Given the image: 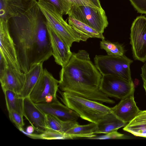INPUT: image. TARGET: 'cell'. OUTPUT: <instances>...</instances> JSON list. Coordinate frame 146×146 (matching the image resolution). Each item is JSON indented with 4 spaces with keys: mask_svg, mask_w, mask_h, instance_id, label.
<instances>
[{
    "mask_svg": "<svg viewBox=\"0 0 146 146\" xmlns=\"http://www.w3.org/2000/svg\"><path fill=\"white\" fill-rule=\"evenodd\" d=\"M37 3L23 14L8 21L21 69L24 73L52 56L46 19Z\"/></svg>",
    "mask_w": 146,
    "mask_h": 146,
    "instance_id": "cell-1",
    "label": "cell"
},
{
    "mask_svg": "<svg viewBox=\"0 0 146 146\" xmlns=\"http://www.w3.org/2000/svg\"><path fill=\"white\" fill-rule=\"evenodd\" d=\"M58 88L101 103L112 104L115 101L102 92L99 86L102 75L90 60L89 53L80 50L73 52L60 72Z\"/></svg>",
    "mask_w": 146,
    "mask_h": 146,
    "instance_id": "cell-2",
    "label": "cell"
},
{
    "mask_svg": "<svg viewBox=\"0 0 146 146\" xmlns=\"http://www.w3.org/2000/svg\"><path fill=\"white\" fill-rule=\"evenodd\" d=\"M64 104L73 110L82 119L97 124L112 112L111 108L102 103L68 92L59 91Z\"/></svg>",
    "mask_w": 146,
    "mask_h": 146,
    "instance_id": "cell-3",
    "label": "cell"
},
{
    "mask_svg": "<svg viewBox=\"0 0 146 146\" xmlns=\"http://www.w3.org/2000/svg\"><path fill=\"white\" fill-rule=\"evenodd\" d=\"M38 5L45 17L47 25L69 47L74 42L82 41L80 36L63 19L62 15L52 4L42 0Z\"/></svg>",
    "mask_w": 146,
    "mask_h": 146,
    "instance_id": "cell-4",
    "label": "cell"
},
{
    "mask_svg": "<svg viewBox=\"0 0 146 146\" xmlns=\"http://www.w3.org/2000/svg\"><path fill=\"white\" fill-rule=\"evenodd\" d=\"M94 64L102 75L116 76L131 81L130 65L133 61L125 55L121 56L96 55Z\"/></svg>",
    "mask_w": 146,
    "mask_h": 146,
    "instance_id": "cell-5",
    "label": "cell"
},
{
    "mask_svg": "<svg viewBox=\"0 0 146 146\" xmlns=\"http://www.w3.org/2000/svg\"><path fill=\"white\" fill-rule=\"evenodd\" d=\"M68 15L102 34L108 25L107 17L102 8L80 6L71 10Z\"/></svg>",
    "mask_w": 146,
    "mask_h": 146,
    "instance_id": "cell-6",
    "label": "cell"
},
{
    "mask_svg": "<svg viewBox=\"0 0 146 146\" xmlns=\"http://www.w3.org/2000/svg\"><path fill=\"white\" fill-rule=\"evenodd\" d=\"M133 81H128L113 75H102L99 86L100 90L109 97L123 99L134 93Z\"/></svg>",
    "mask_w": 146,
    "mask_h": 146,
    "instance_id": "cell-7",
    "label": "cell"
},
{
    "mask_svg": "<svg viewBox=\"0 0 146 146\" xmlns=\"http://www.w3.org/2000/svg\"><path fill=\"white\" fill-rule=\"evenodd\" d=\"M130 44L135 60L146 61V17L140 15L133 22L131 28Z\"/></svg>",
    "mask_w": 146,
    "mask_h": 146,
    "instance_id": "cell-8",
    "label": "cell"
},
{
    "mask_svg": "<svg viewBox=\"0 0 146 146\" xmlns=\"http://www.w3.org/2000/svg\"><path fill=\"white\" fill-rule=\"evenodd\" d=\"M0 56L8 66L21 71L8 21L2 19L0 20Z\"/></svg>",
    "mask_w": 146,
    "mask_h": 146,
    "instance_id": "cell-9",
    "label": "cell"
},
{
    "mask_svg": "<svg viewBox=\"0 0 146 146\" xmlns=\"http://www.w3.org/2000/svg\"><path fill=\"white\" fill-rule=\"evenodd\" d=\"M59 81L55 79L46 69H44L37 82L31 93L29 97L35 103L45 102V97L49 95L56 98Z\"/></svg>",
    "mask_w": 146,
    "mask_h": 146,
    "instance_id": "cell-10",
    "label": "cell"
},
{
    "mask_svg": "<svg viewBox=\"0 0 146 146\" xmlns=\"http://www.w3.org/2000/svg\"><path fill=\"white\" fill-rule=\"evenodd\" d=\"M25 79L24 73L8 66L0 69V81L3 92L9 90L19 94Z\"/></svg>",
    "mask_w": 146,
    "mask_h": 146,
    "instance_id": "cell-11",
    "label": "cell"
},
{
    "mask_svg": "<svg viewBox=\"0 0 146 146\" xmlns=\"http://www.w3.org/2000/svg\"><path fill=\"white\" fill-rule=\"evenodd\" d=\"M45 114H49L64 122L77 121L80 117L74 111L60 102L58 99L49 103L35 104Z\"/></svg>",
    "mask_w": 146,
    "mask_h": 146,
    "instance_id": "cell-12",
    "label": "cell"
},
{
    "mask_svg": "<svg viewBox=\"0 0 146 146\" xmlns=\"http://www.w3.org/2000/svg\"><path fill=\"white\" fill-rule=\"evenodd\" d=\"M37 2V0H0V19L8 21L20 16Z\"/></svg>",
    "mask_w": 146,
    "mask_h": 146,
    "instance_id": "cell-13",
    "label": "cell"
},
{
    "mask_svg": "<svg viewBox=\"0 0 146 146\" xmlns=\"http://www.w3.org/2000/svg\"><path fill=\"white\" fill-rule=\"evenodd\" d=\"M23 115L37 132L41 133L47 129L46 115L29 97L24 99Z\"/></svg>",
    "mask_w": 146,
    "mask_h": 146,
    "instance_id": "cell-14",
    "label": "cell"
},
{
    "mask_svg": "<svg viewBox=\"0 0 146 146\" xmlns=\"http://www.w3.org/2000/svg\"><path fill=\"white\" fill-rule=\"evenodd\" d=\"M46 25L50 38L52 55L56 63L62 67H63L69 60L72 52L70 50V48L47 24Z\"/></svg>",
    "mask_w": 146,
    "mask_h": 146,
    "instance_id": "cell-15",
    "label": "cell"
},
{
    "mask_svg": "<svg viewBox=\"0 0 146 146\" xmlns=\"http://www.w3.org/2000/svg\"><path fill=\"white\" fill-rule=\"evenodd\" d=\"M111 110L118 119L126 123L132 120L140 111L135 101L134 93L121 99Z\"/></svg>",
    "mask_w": 146,
    "mask_h": 146,
    "instance_id": "cell-16",
    "label": "cell"
},
{
    "mask_svg": "<svg viewBox=\"0 0 146 146\" xmlns=\"http://www.w3.org/2000/svg\"><path fill=\"white\" fill-rule=\"evenodd\" d=\"M43 63L40 62L35 64L25 73V82L23 88L19 94L20 97L24 98L29 96L43 72Z\"/></svg>",
    "mask_w": 146,
    "mask_h": 146,
    "instance_id": "cell-17",
    "label": "cell"
},
{
    "mask_svg": "<svg viewBox=\"0 0 146 146\" xmlns=\"http://www.w3.org/2000/svg\"><path fill=\"white\" fill-rule=\"evenodd\" d=\"M68 21L69 24L80 36L82 41H86L90 38H97L102 40L105 38L102 34L74 18L68 17Z\"/></svg>",
    "mask_w": 146,
    "mask_h": 146,
    "instance_id": "cell-18",
    "label": "cell"
},
{
    "mask_svg": "<svg viewBox=\"0 0 146 146\" xmlns=\"http://www.w3.org/2000/svg\"><path fill=\"white\" fill-rule=\"evenodd\" d=\"M123 129L134 136L146 138V110H140Z\"/></svg>",
    "mask_w": 146,
    "mask_h": 146,
    "instance_id": "cell-19",
    "label": "cell"
},
{
    "mask_svg": "<svg viewBox=\"0 0 146 146\" xmlns=\"http://www.w3.org/2000/svg\"><path fill=\"white\" fill-rule=\"evenodd\" d=\"M95 134H106L124 127L127 123L118 119L112 112L107 115L97 124Z\"/></svg>",
    "mask_w": 146,
    "mask_h": 146,
    "instance_id": "cell-20",
    "label": "cell"
},
{
    "mask_svg": "<svg viewBox=\"0 0 146 146\" xmlns=\"http://www.w3.org/2000/svg\"><path fill=\"white\" fill-rule=\"evenodd\" d=\"M97 128V124L91 123L85 125H80L78 123L68 130L65 134L71 139H86L96 135L95 132Z\"/></svg>",
    "mask_w": 146,
    "mask_h": 146,
    "instance_id": "cell-21",
    "label": "cell"
},
{
    "mask_svg": "<svg viewBox=\"0 0 146 146\" xmlns=\"http://www.w3.org/2000/svg\"><path fill=\"white\" fill-rule=\"evenodd\" d=\"M3 92L8 111L14 110L23 115L24 98L11 90H6Z\"/></svg>",
    "mask_w": 146,
    "mask_h": 146,
    "instance_id": "cell-22",
    "label": "cell"
},
{
    "mask_svg": "<svg viewBox=\"0 0 146 146\" xmlns=\"http://www.w3.org/2000/svg\"><path fill=\"white\" fill-rule=\"evenodd\" d=\"M47 129H48L64 133L78 123L77 121L64 122L56 117L46 114Z\"/></svg>",
    "mask_w": 146,
    "mask_h": 146,
    "instance_id": "cell-23",
    "label": "cell"
},
{
    "mask_svg": "<svg viewBox=\"0 0 146 146\" xmlns=\"http://www.w3.org/2000/svg\"><path fill=\"white\" fill-rule=\"evenodd\" d=\"M101 49L105 50L107 55L113 56H121L124 54L125 50L123 45L118 42H112L105 39L100 42Z\"/></svg>",
    "mask_w": 146,
    "mask_h": 146,
    "instance_id": "cell-24",
    "label": "cell"
},
{
    "mask_svg": "<svg viewBox=\"0 0 146 146\" xmlns=\"http://www.w3.org/2000/svg\"><path fill=\"white\" fill-rule=\"evenodd\" d=\"M40 139L46 140L71 139L67 135L51 129H47L39 134Z\"/></svg>",
    "mask_w": 146,
    "mask_h": 146,
    "instance_id": "cell-25",
    "label": "cell"
},
{
    "mask_svg": "<svg viewBox=\"0 0 146 146\" xmlns=\"http://www.w3.org/2000/svg\"><path fill=\"white\" fill-rule=\"evenodd\" d=\"M42 0L49 3L54 5L62 15H68L71 10V7L62 0Z\"/></svg>",
    "mask_w": 146,
    "mask_h": 146,
    "instance_id": "cell-26",
    "label": "cell"
},
{
    "mask_svg": "<svg viewBox=\"0 0 146 146\" xmlns=\"http://www.w3.org/2000/svg\"><path fill=\"white\" fill-rule=\"evenodd\" d=\"M126 138V136L123 134L117 131V130L114 131L101 135H96L87 138L89 139H122Z\"/></svg>",
    "mask_w": 146,
    "mask_h": 146,
    "instance_id": "cell-27",
    "label": "cell"
},
{
    "mask_svg": "<svg viewBox=\"0 0 146 146\" xmlns=\"http://www.w3.org/2000/svg\"><path fill=\"white\" fill-rule=\"evenodd\" d=\"M8 112L9 117L11 121L15 125L19 130L23 128L24 125L23 115L14 110Z\"/></svg>",
    "mask_w": 146,
    "mask_h": 146,
    "instance_id": "cell-28",
    "label": "cell"
},
{
    "mask_svg": "<svg viewBox=\"0 0 146 146\" xmlns=\"http://www.w3.org/2000/svg\"><path fill=\"white\" fill-rule=\"evenodd\" d=\"M62 0L65 3L70 6L71 7V10L78 7L82 5H86L97 7L89 0Z\"/></svg>",
    "mask_w": 146,
    "mask_h": 146,
    "instance_id": "cell-29",
    "label": "cell"
},
{
    "mask_svg": "<svg viewBox=\"0 0 146 146\" xmlns=\"http://www.w3.org/2000/svg\"><path fill=\"white\" fill-rule=\"evenodd\" d=\"M138 13L146 14V0H129Z\"/></svg>",
    "mask_w": 146,
    "mask_h": 146,
    "instance_id": "cell-30",
    "label": "cell"
},
{
    "mask_svg": "<svg viewBox=\"0 0 146 146\" xmlns=\"http://www.w3.org/2000/svg\"><path fill=\"white\" fill-rule=\"evenodd\" d=\"M141 74L143 82V87L146 95V61L141 67Z\"/></svg>",
    "mask_w": 146,
    "mask_h": 146,
    "instance_id": "cell-31",
    "label": "cell"
},
{
    "mask_svg": "<svg viewBox=\"0 0 146 146\" xmlns=\"http://www.w3.org/2000/svg\"><path fill=\"white\" fill-rule=\"evenodd\" d=\"M19 130L25 135L31 138L35 139H40L39 134L33 133L31 134L28 133L24 130L23 128L20 129Z\"/></svg>",
    "mask_w": 146,
    "mask_h": 146,
    "instance_id": "cell-32",
    "label": "cell"
},
{
    "mask_svg": "<svg viewBox=\"0 0 146 146\" xmlns=\"http://www.w3.org/2000/svg\"><path fill=\"white\" fill-rule=\"evenodd\" d=\"M56 99H57V98H55L53 95H49L45 97V98L44 102L46 103H50L52 102L54 100Z\"/></svg>",
    "mask_w": 146,
    "mask_h": 146,
    "instance_id": "cell-33",
    "label": "cell"
},
{
    "mask_svg": "<svg viewBox=\"0 0 146 146\" xmlns=\"http://www.w3.org/2000/svg\"><path fill=\"white\" fill-rule=\"evenodd\" d=\"M34 127L31 125L27 126L26 129V131L28 133H33L35 131Z\"/></svg>",
    "mask_w": 146,
    "mask_h": 146,
    "instance_id": "cell-34",
    "label": "cell"
},
{
    "mask_svg": "<svg viewBox=\"0 0 146 146\" xmlns=\"http://www.w3.org/2000/svg\"><path fill=\"white\" fill-rule=\"evenodd\" d=\"M96 7L99 8H102L99 0H89Z\"/></svg>",
    "mask_w": 146,
    "mask_h": 146,
    "instance_id": "cell-35",
    "label": "cell"
},
{
    "mask_svg": "<svg viewBox=\"0 0 146 146\" xmlns=\"http://www.w3.org/2000/svg\"><path fill=\"white\" fill-rule=\"evenodd\" d=\"M133 83L134 86L135 87H136L139 84V81L135 79Z\"/></svg>",
    "mask_w": 146,
    "mask_h": 146,
    "instance_id": "cell-36",
    "label": "cell"
}]
</instances>
